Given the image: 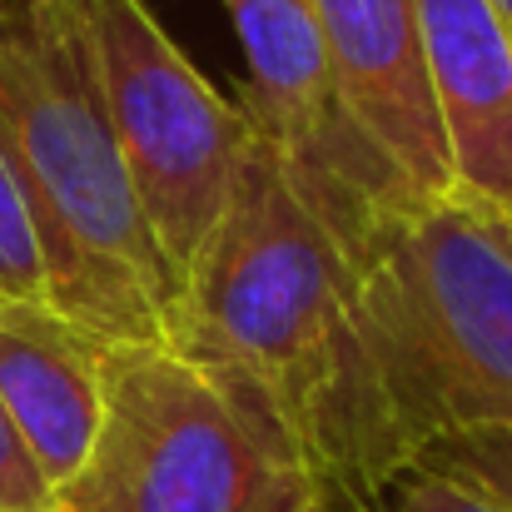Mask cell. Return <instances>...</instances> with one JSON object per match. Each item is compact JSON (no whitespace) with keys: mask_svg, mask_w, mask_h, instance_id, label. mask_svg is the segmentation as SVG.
I'll return each instance as SVG.
<instances>
[{"mask_svg":"<svg viewBox=\"0 0 512 512\" xmlns=\"http://www.w3.org/2000/svg\"><path fill=\"white\" fill-rule=\"evenodd\" d=\"M224 10L249 65L239 95L249 125L274 145L304 204L358 269L368 244L423 199L353 125L319 0H224Z\"/></svg>","mask_w":512,"mask_h":512,"instance_id":"8992f818","label":"cell"},{"mask_svg":"<svg viewBox=\"0 0 512 512\" xmlns=\"http://www.w3.org/2000/svg\"><path fill=\"white\" fill-rule=\"evenodd\" d=\"M348 304L353 259L254 130L229 204L174 294L170 343L264 383L304 433Z\"/></svg>","mask_w":512,"mask_h":512,"instance_id":"277c9868","label":"cell"},{"mask_svg":"<svg viewBox=\"0 0 512 512\" xmlns=\"http://www.w3.org/2000/svg\"><path fill=\"white\" fill-rule=\"evenodd\" d=\"M75 5L90 35L110 130L179 294L229 204L254 125L239 100H224L199 75L145 0Z\"/></svg>","mask_w":512,"mask_h":512,"instance_id":"5b68a950","label":"cell"},{"mask_svg":"<svg viewBox=\"0 0 512 512\" xmlns=\"http://www.w3.org/2000/svg\"><path fill=\"white\" fill-rule=\"evenodd\" d=\"M0 512H55V488L0 403Z\"/></svg>","mask_w":512,"mask_h":512,"instance_id":"4fadbf2b","label":"cell"},{"mask_svg":"<svg viewBox=\"0 0 512 512\" xmlns=\"http://www.w3.org/2000/svg\"><path fill=\"white\" fill-rule=\"evenodd\" d=\"M5 5H10V0H0V10H5Z\"/></svg>","mask_w":512,"mask_h":512,"instance_id":"2e32d148","label":"cell"},{"mask_svg":"<svg viewBox=\"0 0 512 512\" xmlns=\"http://www.w3.org/2000/svg\"><path fill=\"white\" fill-rule=\"evenodd\" d=\"M319 15L353 125L423 204L453 194L418 0H319Z\"/></svg>","mask_w":512,"mask_h":512,"instance_id":"52a82bcc","label":"cell"},{"mask_svg":"<svg viewBox=\"0 0 512 512\" xmlns=\"http://www.w3.org/2000/svg\"><path fill=\"white\" fill-rule=\"evenodd\" d=\"M453 194L512 219V25L493 0H418Z\"/></svg>","mask_w":512,"mask_h":512,"instance_id":"ba28073f","label":"cell"},{"mask_svg":"<svg viewBox=\"0 0 512 512\" xmlns=\"http://www.w3.org/2000/svg\"><path fill=\"white\" fill-rule=\"evenodd\" d=\"M309 512H378V508H373V503H363V498H348V493H334V488H329V493H324Z\"/></svg>","mask_w":512,"mask_h":512,"instance_id":"5bb4252c","label":"cell"},{"mask_svg":"<svg viewBox=\"0 0 512 512\" xmlns=\"http://www.w3.org/2000/svg\"><path fill=\"white\" fill-rule=\"evenodd\" d=\"M473 428H512V219L443 194L358 259L304 443L324 488L373 503L433 443Z\"/></svg>","mask_w":512,"mask_h":512,"instance_id":"6da1fadb","label":"cell"},{"mask_svg":"<svg viewBox=\"0 0 512 512\" xmlns=\"http://www.w3.org/2000/svg\"><path fill=\"white\" fill-rule=\"evenodd\" d=\"M110 343L65 319L50 299L0 309V403L30 443L50 488L85 463L105 408Z\"/></svg>","mask_w":512,"mask_h":512,"instance_id":"9c48e42d","label":"cell"},{"mask_svg":"<svg viewBox=\"0 0 512 512\" xmlns=\"http://www.w3.org/2000/svg\"><path fill=\"white\" fill-rule=\"evenodd\" d=\"M418 463L463 478L468 488L488 493L493 503L512 512V428H473V433H453L443 443H433Z\"/></svg>","mask_w":512,"mask_h":512,"instance_id":"8fae6325","label":"cell"},{"mask_svg":"<svg viewBox=\"0 0 512 512\" xmlns=\"http://www.w3.org/2000/svg\"><path fill=\"white\" fill-rule=\"evenodd\" d=\"M378 512H508L503 503H493L488 493L468 488L453 473H438L428 463L403 468L398 478L383 483V493L373 498Z\"/></svg>","mask_w":512,"mask_h":512,"instance_id":"7c38bea8","label":"cell"},{"mask_svg":"<svg viewBox=\"0 0 512 512\" xmlns=\"http://www.w3.org/2000/svg\"><path fill=\"white\" fill-rule=\"evenodd\" d=\"M0 150L35 214L50 304L105 343H170L174 279L110 130L75 0L0 10Z\"/></svg>","mask_w":512,"mask_h":512,"instance_id":"7a4b0ae2","label":"cell"},{"mask_svg":"<svg viewBox=\"0 0 512 512\" xmlns=\"http://www.w3.org/2000/svg\"><path fill=\"white\" fill-rule=\"evenodd\" d=\"M324 493L264 383L174 343H110L100 428L55 512H309Z\"/></svg>","mask_w":512,"mask_h":512,"instance_id":"3957f363","label":"cell"},{"mask_svg":"<svg viewBox=\"0 0 512 512\" xmlns=\"http://www.w3.org/2000/svg\"><path fill=\"white\" fill-rule=\"evenodd\" d=\"M493 5H498V15H503V20L512 25V0H493Z\"/></svg>","mask_w":512,"mask_h":512,"instance_id":"9a60e30c","label":"cell"},{"mask_svg":"<svg viewBox=\"0 0 512 512\" xmlns=\"http://www.w3.org/2000/svg\"><path fill=\"white\" fill-rule=\"evenodd\" d=\"M35 299H50L45 249H40V234H35L30 199H25L20 179L0 150V309L5 304H35Z\"/></svg>","mask_w":512,"mask_h":512,"instance_id":"30bf717a","label":"cell"}]
</instances>
